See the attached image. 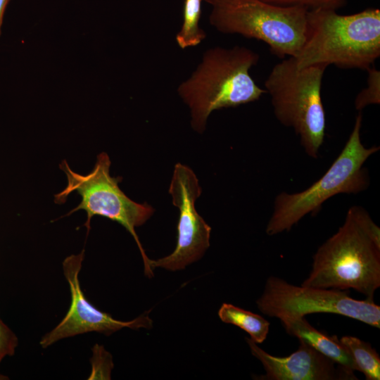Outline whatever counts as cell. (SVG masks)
Listing matches in <instances>:
<instances>
[{
  "label": "cell",
  "mask_w": 380,
  "mask_h": 380,
  "mask_svg": "<svg viewBox=\"0 0 380 380\" xmlns=\"http://www.w3.org/2000/svg\"><path fill=\"white\" fill-rule=\"evenodd\" d=\"M302 286L353 289L374 300L380 287V229L360 206H352L343 224L313 255Z\"/></svg>",
  "instance_id": "1"
},
{
  "label": "cell",
  "mask_w": 380,
  "mask_h": 380,
  "mask_svg": "<svg viewBox=\"0 0 380 380\" xmlns=\"http://www.w3.org/2000/svg\"><path fill=\"white\" fill-rule=\"evenodd\" d=\"M380 56V11L351 15L333 9L308 11L305 42L293 57L297 67L334 65L367 70Z\"/></svg>",
  "instance_id": "2"
},
{
  "label": "cell",
  "mask_w": 380,
  "mask_h": 380,
  "mask_svg": "<svg viewBox=\"0 0 380 380\" xmlns=\"http://www.w3.org/2000/svg\"><path fill=\"white\" fill-rule=\"evenodd\" d=\"M258 61L259 55L244 46H217L204 53L196 69L177 89L190 109L194 130H205L213 110L253 102L266 93L249 73Z\"/></svg>",
  "instance_id": "3"
},
{
  "label": "cell",
  "mask_w": 380,
  "mask_h": 380,
  "mask_svg": "<svg viewBox=\"0 0 380 380\" xmlns=\"http://www.w3.org/2000/svg\"><path fill=\"white\" fill-rule=\"evenodd\" d=\"M325 65L297 67L293 57L277 63L265 82L276 118L299 135L305 153L317 158L326 128L321 96Z\"/></svg>",
  "instance_id": "4"
},
{
  "label": "cell",
  "mask_w": 380,
  "mask_h": 380,
  "mask_svg": "<svg viewBox=\"0 0 380 380\" xmlns=\"http://www.w3.org/2000/svg\"><path fill=\"white\" fill-rule=\"evenodd\" d=\"M362 122L360 112L344 148L322 177L302 191L281 192L276 196L266 227L269 236L290 231L304 216L316 211L336 194H357L368 187L369 175L363 165L379 146H364L360 138Z\"/></svg>",
  "instance_id": "5"
},
{
  "label": "cell",
  "mask_w": 380,
  "mask_h": 380,
  "mask_svg": "<svg viewBox=\"0 0 380 380\" xmlns=\"http://www.w3.org/2000/svg\"><path fill=\"white\" fill-rule=\"evenodd\" d=\"M210 4V23L219 32L260 40L279 58L295 57L305 42V8L262 0H213Z\"/></svg>",
  "instance_id": "6"
},
{
  "label": "cell",
  "mask_w": 380,
  "mask_h": 380,
  "mask_svg": "<svg viewBox=\"0 0 380 380\" xmlns=\"http://www.w3.org/2000/svg\"><path fill=\"white\" fill-rule=\"evenodd\" d=\"M110 160L108 154L102 152L98 155L94 168L87 175H81L70 169L65 160L60 164V168L67 177V186L54 196L56 203L65 202L68 196L76 192L81 198L80 203L70 210L67 215L83 210L87 213V221L84 226L90 229L92 217L99 215L117 222L124 227L133 236L141 253L145 274L151 277L153 270L149 265V258L140 243L135 228L144 224L153 215V208L146 203H139L130 199L120 189L118 182L120 178L111 177Z\"/></svg>",
  "instance_id": "7"
},
{
  "label": "cell",
  "mask_w": 380,
  "mask_h": 380,
  "mask_svg": "<svg viewBox=\"0 0 380 380\" xmlns=\"http://www.w3.org/2000/svg\"><path fill=\"white\" fill-rule=\"evenodd\" d=\"M256 304L262 313L281 322L324 312L380 328V307L374 300H355L344 290L298 286L275 276L268 277Z\"/></svg>",
  "instance_id": "8"
},
{
  "label": "cell",
  "mask_w": 380,
  "mask_h": 380,
  "mask_svg": "<svg viewBox=\"0 0 380 380\" xmlns=\"http://www.w3.org/2000/svg\"><path fill=\"white\" fill-rule=\"evenodd\" d=\"M202 192L198 179L186 165L175 166L169 193L172 203L179 209L177 245L172 253L158 259H149L153 270L162 267L181 270L200 259L210 246L211 228L197 213L196 200Z\"/></svg>",
  "instance_id": "9"
},
{
  "label": "cell",
  "mask_w": 380,
  "mask_h": 380,
  "mask_svg": "<svg viewBox=\"0 0 380 380\" xmlns=\"http://www.w3.org/2000/svg\"><path fill=\"white\" fill-rule=\"evenodd\" d=\"M84 258V250L72 254L63 262L64 276L69 284L71 294L70 308L63 319L49 332L44 335L39 345L46 348L58 341L89 332L101 333L109 336L123 329H149L152 320L148 311L131 321L114 319L110 315L101 311L91 304L82 291L79 274Z\"/></svg>",
  "instance_id": "10"
},
{
  "label": "cell",
  "mask_w": 380,
  "mask_h": 380,
  "mask_svg": "<svg viewBox=\"0 0 380 380\" xmlns=\"http://www.w3.org/2000/svg\"><path fill=\"white\" fill-rule=\"evenodd\" d=\"M251 352L262 363L265 374L260 380H356L349 371L321 354L301 339L296 351L287 357L272 355L250 338H246Z\"/></svg>",
  "instance_id": "11"
},
{
  "label": "cell",
  "mask_w": 380,
  "mask_h": 380,
  "mask_svg": "<svg viewBox=\"0 0 380 380\" xmlns=\"http://www.w3.org/2000/svg\"><path fill=\"white\" fill-rule=\"evenodd\" d=\"M281 323L287 334L304 341L317 351L345 369L351 372L358 371L350 354L336 336H330L317 330L305 317L289 319Z\"/></svg>",
  "instance_id": "12"
},
{
  "label": "cell",
  "mask_w": 380,
  "mask_h": 380,
  "mask_svg": "<svg viewBox=\"0 0 380 380\" xmlns=\"http://www.w3.org/2000/svg\"><path fill=\"white\" fill-rule=\"evenodd\" d=\"M220 319L244 330L256 343H262L269 333L270 323L262 316L229 303H223L218 311Z\"/></svg>",
  "instance_id": "13"
},
{
  "label": "cell",
  "mask_w": 380,
  "mask_h": 380,
  "mask_svg": "<svg viewBox=\"0 0 380 380\" xmlns=\"http://www.w3.org/2000/svg\"><path fill=\"white\" fill-rule=\"evenodd\" d=\"M339 341L367 380L380 379V357L369 343L353 336H343Z\"/></svg>",
  "instance_id": "14"
},
{
  "label": "cell",
  "mask_w": 380,
  "mask_h": 380,
  "mask_svg": "<svg viewBox=\"0 0 380 380\" xmlns=\"http://www.w3.org/2000/svg\"><path fill=\"white\" fill-rule=\"evenodd\" d=\"M201 1H184L183 23L175 37L176 42L181 49L195 46L206 37L205 32L199 27Z\"/></svg>",
  "instance_id": "15"
},
{
  "label": "cell",
  "mask_w": 380,
  "mask_h": 380,
  "mask_svg": "<svg viewBox=\"0 0 380 380\" xmlns=\"http://www.w3.org/2000/svg\"><path fill=\"white\" fill-rule=\"evenodd\" d=\"M91 351L92 355L90 359L91 371L88 379H110L113 368L111 354L103 346L99 344H95Z\"/></svg>",
  "instance_id": "16"
},
{
  "label": "cell",
  "mask_w": 380,
  "mask_h": 380,
  "mask_svg": "<svg viewBox=\"0 0 380 380\" xmlns=\"http://www.w3.org/2000/svg\"><path fill=\"white\" fill-rule=\"evenodd\" d=\"M367 72V87L357 94L355 100V108L360 111L369 105L380 103V71L371 67Z\"/></svg>",
  "instance_id": "17"
},
{
  "label": "cell",
  "mask_w": 380,
  "mask_h": 380,
  "mask_svg": "<svg viewBox=\"0 0 380 380\" xmlns=\"http://www.w3.org/2000/svg\"><path fill=\"white\" fill-rule=\"evenodd\" d=\"M280 6H298L310 10L333 9L343 6L347 0H262Z\"/></svg>",
  "instance_id": "18"
},
{
  "label": "cell",
  "mask_w": 380,
  "mask_h": 380,
  "mask_svg": "<svg viewBox=\"0 0 380 380\" xmlns=\"http://www.w3.org/2000/svg\"><path fill=\"white\" fill-rule=\"evenodd\" d=\"M18 345L17 336L0 317V364L6 357L15 354Z\"/></svg>",
  "instance_id": "19"
},
{
  "label": "cell",
  "mask_w": 380,
  "mask_h": 380,
  "mask_svg": "<svg viewBox=\"0 0 380 380\" xmlns=\"http://www.w3.org/2000/svg\"><path fill=\"white\" fill-rule=\"evenodd\" d=\"M10 0H0V36L1 34V27L6 6Z\"/></svg>",
  "instance_id": "20"
},
{
  "label": "cell",
  "mask_w": 380,
  "mask_h": 380,
  "mask_svg": "<svg viewBox=\"0 0 380 380\" xmlns=\"http://www.w3.org/2000/svg\"><path fill=\"white\" fill-rule=\"evenodd\" d=\"M8 376L0 374V380H8Z\"/></svg>",
  "instance_id": "21"
},
{
  "label": "cell",
  "mask_w": 380,
  "mask_h": 380,
  "mask_svg": "<svg viewBox=\"0 0 380 380\" xmlns=\"http://www.w3.org/2000/svg\"><path fill=\"white\" fill-rule=\"evenodd\" d=\"M205 1H207L208 3L210 4L213 0H205Z\"/></svg>",
  "instance_id": "22"
}]
</instances>
